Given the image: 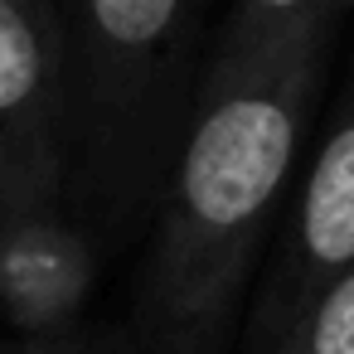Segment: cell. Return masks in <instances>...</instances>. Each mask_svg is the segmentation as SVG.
<instances>
[{"instance_id": "cell-4", "label": "cell", "mask_w": 354, "mask_h": 354, "mask_svg": "<svg viewBox=\"0 0 354 354\" xmlns=\"http://www.w3.org/2000/svg\"><path fill=\"white\" fill-rule=\"evenodd\" d=\"M97 262L102 252L78 223L64 180L0 189V325L15 344L78 330L97 286Z\"/></svg>"}, {"instance_id": "cell-7", "label": "cell", "mask_w": 354, "mask_h": 354, "mask_svg": "<svg viewBox=\"0 0 354 354\" xmlns=\"http://www.w3.org/2000/svg\"><path fill=\"white\" fill-rule=\"evenodd\" d=\"M20 354H151V349H136V344H127V339H117V335H102V330L78 325V330H68V335H59V339L20 344Z\"/></svg>"}, {"instance_id": "cell-1", "label": "cell", "mask_w": 354, "mask_h": 354, "mask_svg": "<svg viewBox=\"0 0 354 354\" xmlns=\"http://www.w3.org/2000/svg\"><path fill=\"white\" fill-rule=\"evenodd\" d=\"M349 20L354 6L330 0H243L218 15L189 136L146 248L141 325L151 354H223L238 339Z\"/></svg>"}, {"instance_id": "cell-6", "label": "cell", "mask_w": 354, "mask_h": 354, "mask_svg": "<svg viewBox=\"0 0 354 354\" xmlns=\"http://www.w3.org/2000/svg\"><path fill=\"white\" fill-rule=\"evenodd\" d=\"M272 354H354V267L286 330Z\"/></svg>"}, {"instance_id": "cell-5", "label": "cell", "mask_w": 354, "mask_h": 354, "mask_svg": "<svg viewBox=\"0 0 354 354\" xmlns=\"http://www.w3.org/2000/svg\"><path fill=\"white\" fill-rule=\"evenodd\" d=\"M64 180L59 0H0V189Z\"/></svg>"}, {"instance_id": "cell-2", "label": "cell", "mask_w": 354, "mask_h": 354, "mask_svg": "<svg viewBox=\"0 0 354 354\" xmlns=\"http://www.w3.org/2000/svg\"><path fill=\"white\" fill-rule=\"evenodd\" d=\"M64 15V194L102 248L151 238L218 15L199 0H78Z\"/></svg>"}, {"instance_id": "cell-3", "label": "cell", "mask_w": 354, "mask_h": 354, "mask_svg": "<svg viewBox=\"0 0 354 354\" xmlns=\"http://www.w3.org/2000/svg\"><path fill=\"white\" fill-rule=\"evenodd\" d=\"M354 267V83L335 102L320 141L306 151L257 267L238 344L272 354L286 330Z\"/></svg>"}, {"instance_id": "cell-8", "label": "cell", "mask_w": 354, "mask_h": 354, "mask_svg": "<svg viewBox=\"0 0 354 354\" xmlns=\"http://www.w3.org/2000/svg\"><path fill=\"white\" fill-rule=\"evenodd\" d=\"M0 354H20V344H0Z\"/></svg>"}]
</instances>
